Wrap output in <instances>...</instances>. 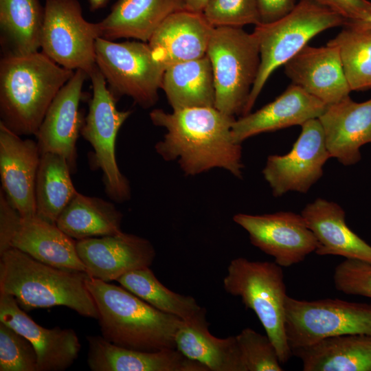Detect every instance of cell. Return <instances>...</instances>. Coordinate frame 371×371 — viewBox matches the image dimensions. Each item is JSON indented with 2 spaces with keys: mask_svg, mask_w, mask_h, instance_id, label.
<instances>
[{
  "mask_svg": "<svg viewBox=\"0 0 371 371\" xmlns=\"http://www.w3.org/2000/svg\"><path fill=\"white\" fill-rule=\"evenodd\" d=\"M203 14L214 27L261 23L257 0H208Z\"/></svg>",
  "mask_w": 371,
  "mask_h": 371,
  "instance_id": "obj_36",
  "label": "cell"
},
{
  "mask_svg": "<svg viewBox=\"0 0 371 371\" xmlns=\"http://www.w3.org/2000/svg\"><path fill=\"white\" fill-rule=\"evenodd\" d=\"M291 150L284 155L267 157L262 175L276 197L289 192L306 193L323 175V168L331 158L318 118L302 126Z\"/></svg>",
  "mask_w": 371,
  "mask_h": 371,
  "instance_id": "obj_12",
  "label": "cell"
},
{
  "mask_svg": "<svg viewBox=\"0 0 371 371\" xmlns=\"http://www.w3.org/2000/svg\"><path fill=\"white\" fill-rule=\"evenodd\" d=\"M122 216L113 203L78 192L61 212L56 225L78 240L122 232Z\"/></svg>",
  "mask_w": 371,
  "mask_h": 371,
  "instance_id": "obj_29",
  "label": "cell"
},
{
  "mask_svg": "<svg viewBox=\"0 0 371 371\" xmlns=\"http://www.w3.org/2000/svg\"><path fill=\"white\" fill-rule=\"evenodd\" d=\"M41 156L36 142L22 139L0 122L1 190L23 218L36 216L35 184Z\"/></svg>",
  "mask_w": 371,
  "mask_h": 371,
  "instance_id": "obj_16",
  "label": "cell"
},
{
  "mask_svg": "<svg viewBox=\"0 0 371 371\" xmlns=\"http://www.w3.org/2000/svg\"><path fill=\"white\" fill-rule=\"evenodd\" d=\"M245 371H282L277 351L267 335L246 328L236 336Z\"/></svg>",
  "mask_w": 371,
  "mask_h": 371,
  "instance_id": "obj_34",
  "label": "cell"
},
{
  "mask_svg": "<svg viewBox=\"0 0 371 371\" xmlns=\"http://www.w3.org/2000/svg\"><path fill=\"white\" fill-rule=\"evenodd\" d=\"M116 281L154 308L183 321L190 320L206 311L192 296L177 293L166 287L150 267L128 271Z\"/></svg>",
  "mask_w": 371,
  "mask_h": 371,
  "instance_id": "obj_32",
  "label": "cell"
},
{
  "mask_svg": "<svg viewBox=\"0 0 371 371\" xmlns=\"http://www.w3.org/2000/svg\"><path fill=\"white\" fill-rule=\"evenodd\" d=\"M284 73L296 85L326 105L349 96L351 90L335 45H306L284 65Z\"/></svg>",
  "mask_w": 371,
  "mask_h": 371,
  "instance_id": "obj_18",
  "label": "cell"
},
{
  "mask_svg": "<svg viewBox=\"0 0 371 371\" xmlns=\"http://www.w3.org/2000/svg\"><path fill=\"white\" fill-rule=\"evenodd\" d=\"M337 12L346 20H362L371 15L369 0H311Z\"/></svg>",
  "mask_w": 371,
  "mask_h": 371,
  "instance_id": "obj_38",
  "label": "cell"
},
{
  "mask_svg": "<svg viewBox=\"0 0 371 371\" xmlns=\"http://www.w3.org/2000/svg\"><path fill=\"white\" fill-rule=\"evenodd\" d=\"M77 253L93 278L109 282L153 264L156 253L147 239L123 232L76 241Z\"/></svg>",
  "mask_w": 371,
  "mask_h": 371,
  "instance_id": "obj_14",
  "label": "cell"
},
{
  "mask_svg": "<svg viewBox=\"0 0 371 371\" xmlns=\"http://www.w3.org/2000/svg\"><path fill=\"white\" fill-rule=\"evenodd\" d=\"M98 38L97 23L85 20L78 0H45L41 48L53 61L89 75L97 67Z\"/></svg>",
  "mask_w": 371,
  "mask_h": 371,
  "instance_id": "obj_11",
  "label": "cell"
},
{
  "mask_svg": "<svg viewBox=\"0 0 371 371\" xmlns=\"http://www.w3.org/2000/svg\"><path fill=\"white\" fill-rule=\"evenodd\" d=\"M291 351L304 371H371V335L331 337Z\"/></svg>",
  "mask_w": 371,
  "mask_h": 371,
  "instance_id": "obj_27",
  "label": "cell"
},
{
  "mask_svg": "<svg viewBox=\"0 0 371 371\" xmlns=\"http://www.w3.org/2000/svg\"><path fill=\"white\" fill-rule=\"evenodd\" d=\"M88 78L85 71L75 70L52 102L34 135L41 153L64 157L71 172L76 169V142L84 123L79 106L83 85Z\"/></svg>",
  "mask_w": 371,
  "mask_h": 371,
  "instance_id": "obj_15",
  "label": "cell"
},
{
  "mask_svg": "<svg viewBox=\"0 0 371 371\" xmlns=\"http://www.w3.org/2000/svg\"><path fill=\"white\" fill-rule=\"evenodd\" d=\"M10 247L50 266L86 273V267L77 253L76 241L56 224L36 216L20 217L10 240Z\"/></svg>",
  "mask_w": 371,
  "mask_h": 371,
  "instance_id": "obj_24",
  "label": "cell"
},
{
  "mask_svg": "<svg viewBox=\"0 0 371 371\" xmlns=\"http://www.w3.org/2000/svg\"><path fill=\"white\" fill-rule=\"evenodd\" d=\"M214 28L203 13L183 10L169 15L148 44L154 58L166 69L205 56Z\"/></svg>",
  "mask_w": 371,
  "mask_h": 371,
  "instance_id": "obj_21",
  "label": "cell"
},
{
  "mask_svg": "<svg viewBox=\"0 0 371 371\" xmlns=\"http://www.w3.org/2000/svg\"><path fill=\"white\" fill-rule=\"evenodd\" d=\"M44 20L39 0H0L1 43L4 54L38 52Z\"/></svg>",
  "mask_w": 371,
  "mask_h": 371,
  "instance_id": "obj_30",
  "label": "cell"
},
{
  "mask_svg": "<svg viewBox=\"0 0 371 371\" xmlns=\"http://www.w3.org/2000/svg\"><path fill=\"white\" fill-rule=\"evenodd\" d=\"M74 71L42 52L4 54L0 61V122L20 136L35 135L52 102Z\"/></svg>",
  "mask_w": 371,
  "mask_h": 371,
  "instance_id": "obj_2",
  "label": "cell"
},
{
  "mask_svg": "<svg viewBox=\"0 0 371 371\" xmlns=\"http://www.w3.org/2000/svg\"><path fill=\"white\" fill-rule=\"evenodd\" d=\"M346 19L311 0H300L283 17L256 25L254 32L260 52L258 72L244 113H249L271 74L303 49L320 32L343 26Z\"/></svg>",
  "mask_w": 371,
  "mask_h": 371,
  "instance_id": "obj_5",
  "label": "cell"
},
{
  "mask_svg": "<svg viewBox=\"0 0 371 371\" xmlns=\"http://www.w3.org/2000/svg\"><path fill=\"white\" fill-rule=\"evenodd\" d=\"M206 55L213 70L215 108L231 116L243 115L260 66L255 36L243 27H214Z\"/></svg>",
  "mask_w": 371,
  "mask_h": 371,
  "instance_id": "obj_7",
  "label": "cell"
},
{
  "mask_svg": "<svg viewBox=\"0 0 371 371\" xmlns=\"http://www.w3.org/2000/svg\"><path fill=\"white\" fill-rule=\"evenodd\" d=\"M67 159L58 154H41L35 184L36 216L56 224L76 194Z\"/></svg>",
  "mask_w": 371,
  "mask_h": 371,
  "instance_id": "obj_31",
  "label": "cell"
},
{
  "mask_svg": "<svg viewBox=\"0 0 371 371\" xmlns=\"http://www.w3.org/2000/svg\"><path fill=\"white\" fill-rule=\"evenodd\" d=\"M225 291L241 298L246 308L253 311L273 343L281 363L292 351L284 330L286 285L282 267L276 262L233 259L223 280Z\"/></svg>",
  "mask_w": 371,
  "mask_h": 371,
  "instance_id": "obj_6",
  "label": "cell"
},
{
  "mask_svg": "<svg viewBox=\"0 0 371 371\" xmlns=\"http://www.w3.org/2000/svg\"><path fill=\"white\" fill-rule=\"evenodd\" d=\"M0 371H37V355L32 344L1 322Z\"/></svg>",
  "mask_w": 371,
  "mask_h": 371,
  "instance_id": "obj_35",
  "label": "cell"
},
{
  "mask_svg": "<svg viewBox=\"0 0 371 371\" xmlns=\"http://www.w3.org/2000/svg\"><path fill=\"white\" fill-rule=\"evenodd\" d=\"M333 282L341 293L371 298V264L346 259L335 267Z\"/></svg>",
  "mask_w": 371,
  "mask_h": 371,
  "instance_id": "obj_37",
  "label": "cell"
},
{
  "mask_svg": "<svg viewBox=\"0 0 371 371\" xmlns=\"http://www.w3.org/2000/svg\"><path fill=\"white\" fill-rule=\"evenodd\" d=\"M91 11H95L104 8L109 0H87Z\"/></svg>",
  "mask_w": 371,
  "mask_h": 371,
  "instance_id": "obj_43",
  "label": "cell"
},
{
  "mask_svg": "<svg viewBox=\"0 0 371 371\" xmlns=\"http://www.w3.org/2000/svg\"><path fill=\"white\" fill-rule=\"evenodd\" d=\"M327 43L337 47L351 91L371 89V30L344 27Z\"/></svg>",
  "mask_w": 371,
  "mask_h": 371,
  "instance_id": "obj_33",
  "label": "cell"
},
{
  "mask_svg": "<svg viewBox=\"0 0 371 371\" xmlns=\"http://www.w3.org/2000/svg\"><path fill=\"white\" fill-rule=\"evenodd\" d=\"M234 221L249 234L251 243L273 256L281 267L302 262L319 243L300 214L291 212L252 215L237 214Z\"/></svg>",
  "mask_w": 371,
  "mask_h": 371,
  "instance_id": "obj_13",
  "label": "cell"
},
{
  "mask_svg": "<svg viewBox=\"0 0 371 371\" xmlns=\"http://www.w3.org/2000/svg\"><path fill=\"white\" fill-rule=\"evenodd\" d=\"M21 215L12 205L3 191H0V254L10 249V240Z\"/></svg>",
  "mask_w": 371,
  "mask_h": 371,
  "instance_id": "obj_39",
  "label": "cell"
},
{
  "mask_svg": "<svg viewBox=\"0 0 371 371\" xmlns=\"http://www.w3.org/2000/svg\"><path fill=\"white\" fill-rule=\"evenodd\" d=\"M183 10L182 0H117L110 13L97 23L100 38L148 43L169 15Z\"/></svg>",
  "mask_w": 371,
  "mask_h": 371,
  "instance_id": "obj_25",
  "label": "cell"
},
{
  "mask_svg": "<svg viewBox=\"0 0 371 371\" xmlns=\"http://www.w3.org/2000/svg\"><path fill=\"white\" fill-rule=\"evenodd\" d=\"M153 124L166 130L156 144V152L166 161L176 160L186 175H196L215 168L241 178V144L235 142L232 127L235 118L215 107H194L168 113L154 109Z\"/></svg>",
  "mask_w": 371,
  "mask_h": 371,
  "instance_id": "obj_1",
  "label": "cell"
},
{
  "mask_svg": "<svg viewBox=\"0 0 371 371\" xmlns=\"http://www.w3.org/2000/svg\"><path fill=\"white\" fill-rule=\"evenodd\" d=\"M326 106L322 101L291 83L271 102L235 120L232 137L235 142L241 144L262 133L302 126L310 120L319 118Z\"/></svg>",
  "mask_w": 371,
  "mask_h": 371,
  "instance_id": "obj_20",
  "label": "cell"
},
{
  "mask_svg": "<svg viewBox=\"0 0 371 371\" xmlns=\"http://www.w3.org/2000/svg\"><path fill=\"white\" fill-rule=\"evenodd\" d=\"M208 327L206 311L182 320L175 336V348L209 371H245L236 336L218 338Z\"/></svg>",
  "mask_w": 371,
  "mask_h": 371,
  "instance_id": "obj_26",
  "label": "cell"
},
{
  "mask_svg": "<svg viewBox=\"0 0 371 371\" xmlns=\"http://www.w3.org/2000/svg\"><path fill=\"white\" fill-rule=\"evenodd\" d=\"M89 76L93 95L80 135L93 147V164L102 172L106 193L113 201L122 203L130 199L131 188L118 167L115 142L120 128L131 111L117 109V99L107 88L106 81L98 66Z\"/></svg>",
  "mask_w": 371,
  "mask_h": 371,
  "instance_id": "obj_9",
  "label": "cell"
},
{
  "mask_svg": "<svg viewBox=\"0 0 371 371\" xmlns=\"http://www.w3.org/2000/svg\"><path fill=\"white\" fill-rule=\"evenodd\" d=\"M88 277L85 272L45 264L16 248L0 254V292L12 295L25 311L64 306L98 319L86 285Z\"/></svg>",
  "mask_w": 371,
  "mask_h": 371,
  "instance_id": "obj_3",
  "label": "cell"
},
{
  "mask_svg": "<svg viewBox=\"0 0 371 371\" xmlns=\"http://www.w3.org/2000/svg\"><path fill=\"white\" fill-rule=\"evenodd\" d=\"M0 322L28 339L37 355V371H63L78 358L81 344L70 328H45L36 323L11 295L0 292Z\"/></svg>",
  "mask_w": 371,
  "mask_h": 371,
  "instance_id": "obj_17",
  "label": "cell"
},
{
  "mask_svg": "<svg viewBox=\"0 0 371 371\" xmlns=\"http://www.w3.org/2000/svg\"><path fill=\"white\" fill-rule=\"evenodd\" d=\"M261 23L275 21L290 12L295 0H257Z\"/></svg>",
  "mask_w": 371,
  "mask_h": 371,
  "instance_id": "obj_40",
  "label": "cell"
},
{
  "mask_svg": "<svg viewBox=\"0 0 371 371\" xmlns=\"http://www.w3.org/2000/svg\"><path fill=\"white\" fill-rule=\"evenodd\" d=\"M301 215L319 243L317 254L371 264V245L348 227L346 213L339 204L317 198L305 206Z\"/></svg>",
  "mask_w": 371,
  "mask_h": 371,
  "instance_id": "obj_23",
  "label": "cell"
},
{
  "mask_svg": "<svg viewBox=\"0 0 371 371\" xmlns=\"http://www.w3.org/2000/svg\"><path fill=\"white\" fill-rule=\"evenodd\" d=\"M92 371H209L176 348L141 351L118 346L102 336L87 337Z\"/></svg>",
  "mask_w": 371,
  "mask_h": 371,
  "instance_id": "obj_22",
  "label": "cell"
},
{
  "mask_svg": "<svg viewBox=\"0 0 371 371\" xmlns=\"http://www.w3.org/2000/svg\"><path fill=\"white\" fill-rule=\"evenodd\" d=\"M343 26L356 30H371V15L362 20H346Z\"/></svg>",
  "mask_w": 371,
  "mask_h": 371,
  "instance_id": "obj_42",
  "label": "cell"
},
{
  "mask_svg": "<svg viewBox=\"0 0 371 371\" xmlns=\"http://www.w3.org/2000/svg\"><path fill=\"white\" fill-rule=\"evenodd\" d=\"M161 89L173 110L215 107L214 79L208 56L167 67Z\"/></svg>",
  "mask_w": 371,
  "mask_h": 371,
  "instance_id": "obj_28",
  "label": "cell"
},
{
  "mask_svg": "<svg viewBox=\"0 0 371 371\" xmlns=\"http://www.w3.org/2000/svg\"><path fill=\"white\" fill-rule=\"evenodd\" d=\"M185 10L196 12L203 13L208 0H182Z\"/></svg>",
  "mask_w": 371,
  "mask_h": 371,
  "instance_id": "obj_41",
  "label": "cell"
},
{
  "mask_svg": "<svg viewBox=\"0 0 371 371\" xmlns=\"http://www.w3.org/2000/svg\"><path fill=\"white\" fill-rule=\"evenodd\" d=\"M86 285L99 313L102 336L120 347L141 351L175 348L182 319L154 308L122 286L88 277Z\"/></svg>",
  "mask_w": 371,
  "mask_h": 371,
  "instance_id": "obj_4",
  "label": "cell"
},
{
  "mask_svg": "<svg viewBox=\"0 0 371 371\" xmlns=\"http://www.w3.org/2000/svg\"><path fill=\"white\" fill-rule=\"evenodd\" d=\"M318 119L331 158L346 166L357 164L361 147L371 144V98L357 102L349 95L327 105Z\"/></svg>",
  "mask_w": 371,
  "mask_h": 371,
  "instance_id": "obj_19",
  "label": "cell"
},
{
  "mask_svg": "<svg viewBox=\"0 0 371 371\" xmlns=\"http://www.w3.org/2000/svg\"><path fill=\"white\" fill-rule=\"evenodd\" d=\"M284 330L291 349L331 337L371 335V304L339 299L306 301L287 295Z\"/></svg>",
  "mask_w": 371,
  "mask_h": 371,
  "instance_id": "obj_8",
  "label": "cell"
},
{
  "mask_svg": "<svg viewBox=\"0 0 371 371\" xmlns=\"http://www.w3.org/2000/svg\"><path fill=\"white\" fill-rule=\"evenodd\" d=\"M95 61L116 98L129 96L144 109L156 104L166 69L154 58L148 43L98 38Z\"/></svg>",
  "mask_w": 371,
  "mask_h": 371,
  "instance_id": "obj_10",
  "label": "cell"
}]
</instances>
